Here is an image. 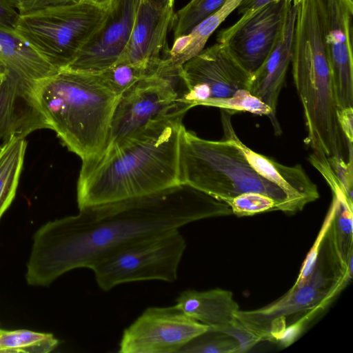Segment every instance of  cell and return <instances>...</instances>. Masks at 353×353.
Wrapping results in <instances>:
<instances>
[{"mask_svg": "<svg viewBox=\"0 0 353 353\" xmlns=\"http://www.w3.org/2000/svg\"><path fill=\"white\" fill-rule=\"evenodd\" d=\"M230 210L224 202L184 184L80 209L76 215L47 222L34 233L26 281L48 286L70 270H91L137 241L194 221L231 215Z\"/></svg>", "mask_w": 353, "mask_h": 353, "instance_id": "1", "label": "cell"}, {"mask_svg": "<svg viewBox=\"0 0 353 353\" xmlns=\"http://www.w3.org/2000/svg\"><path fill=\"white\" fill-rule=\"evenodd\" d=\"M152 6L161 9V10H168L170 8H173L174 0H143Z\"/></svg>", "mask_w": 353, "mask_h": 353, "instance_id": "34", "label": "cell"}, {"mask_svg": "<svg viewBox=\"0 0 353 353\" xmlns=\"http://www.w3.org/2000/svg\"><path fill=\"white\" fill-rule=\"evenodd\" d=\"M0 62L7 72L34 83L57 72L14 30L1 25Z\"/></svg>", "mask_w": 353, "mask_h": 353, "instance_id": "20", "label": "cell"}, {"mask_svg": "<svg viewBox=\"0 0 353 353\" xmlns=\"http://www.w3.org/2000/svg\"><path fill=\"white\" fill-rule=\"evenodd\" d=\"M185 248L186 241L179 229L169 230L125 247L91 270L99 288L105 292L131 282L173 283Z\"/></svg>", "mask_w": 353, "mask_h": 353, "instance_id": "8", "label": "cell"}, {"mask_svg": "<svg viewBox=\"0 0 353 353\" xmlns=\"http://www.w3.org/2000/svg\"><path fill=\"white\" fill-rule=\"evenodd\" d=\"M36 83L6 70L0 76V139L50 129L37 100Z\"/></svg>", "mask_w": 353, "mask_h": 353, "instance_id": "15", "label": "cell"}, {"mask_svg": "<svg viewBox=\"0 0 353 353\" xmlns=\"http://www.w3.org/2000/svg\"><path fill=\"white\" fill-rule=\"evenodd\" d=\"M221 332L233 336L237 341L239 343L237 353H245L261 342L254 334L235 326L230 327Z\"/></svg>", "mask_w": 353, "mask_h": 353, "instance_id": "30", "label": "cell"}, {"mask_svg": "<svg viewBox=\"0 0 353 353\" xmlns=\"http://www.w3.org/2000/svg\"><path fill=\"white\" fill-rule=\"evenodd\" d=\"M338 110L353 108V0H316Z\"/></svg>", "mask_w": 353, "mask_h": 353, "instance_id": "12", "label": "cell"}, {"mask_svg": "<svg viewBox=\"0 0 353 353\" xmlns=\"http://www.w3.org/2000/svg\"><path fill=\"white\" fill-rule=\"evenodd\" d=\"M179 76L145 77L119 97L112 119L107 147L144 127L150 121L190 108L181 101Z\"/></svg>", "mask_w": 353, "mask_h": 353, "instance_id": "10", "label": "cell"}, {"mask_svg": "<svg viewBox=\"0 0 353 353\" xmlns=\"http://www.w3.org/2000/svg\"><path fill=\"white\" fill-rule=\"evenodd\" d=\"M41 109L51 130L86 165L107 148L120 96L99 74L63 69L36 83Z\"/></svg>", "mask_w": 353, "mask_h": 353, "instance_id": "4", "label": "cell"}, {"mask_svg": "<svg viewBox=\"0 0 353 353\" xmlns=\"http://www.w3.org/2000/svg\"><path fill=\"white\" fill-rule=\"evenodd\" d=\"M185 112L159 117L81 165L79 210L152 194L180 185L179 142Z\"/></svg>", "mask_w": 353, "mask_h": 353, "instance_id": "2", "label": "cell"}, {"mask_svg": "<svg viewBox=\"0 0 353 353\" xmlns=\"http://www.w3.org/2000/svg\"><path fill=\"white\" fill-rule=\"evenodd\" d=\"M179 77L181 101L192 108L232 97L239 90H249L252 74L226 44L216 43L185 62Z\"/></svg>", "mask_w": 353, "mask_h": 353, "instance_id": "9", "label": "cell"}, {"mask_svg": "<svg viewBox=\"0 0 353 353\" xmlns=\"http://www.w3.org/2000/svg\"><path fill=\"white\" fill-rule=\"evenodd\" d=\"M226 0H196L174 13V39L190 32L196 26L216 12Z\"/></svg>", "mask_w": 353, "mask_h": 353, "instance_id": "25", "label": "cell"}, {"mask_svg": "<svg viewBox=\"0 0 353 353\" xmlns=\"http://www.w3.org/2000/svg\"><path fill=\"white\" fill-rule=\"evenodd\" d=\"M291 63L307 134L305 143L319 157L353 162V148L338 120L332 72L322 39L316 0L296 6Z\"/></svg>", "mask_w": 353, "mask_h": 353, "instance_id": "3", "label": "cell"}, {"mask_svg": "<svg viewBox=\"0 0 353 353\" xmlns=\"http://www.w3.org/2000/svg\"><path fill=\"white\" fill-rule=\"evenodd\" d=\"M101 7L108 8L112 0H82Z\"/></svg>", "mask_w": 353, "mask_h": 353, "instance_id": "35", "label": "cell"}, {"mask_svg": "<svg viewBox=\"0 0 353 353\" xmlns=\"http://www.w3.org/2000/svg\"><path fill=\"white\" fill-rule=\"evenodd\" d=\"M292 5V0H276L266 5L239 26L220 30L217 43L226 44L252 74L274 46Z\"/></svg>", "mask_w": 353, "mask_h": 353, "instance_id": "13", "label": "cell"}, {"mask_svg": "<svg viewBox=\"0 0 353 353\" xmlns=\"http://www.w3.org/2000/svg\"><path fill=\"white\" fill-rule=\"evenodd\" d=\"M209 327L176 305L149 307L128 327L119 343L120 353H179Z\"/></svg>", "mask_w": 353, "mask_h": 353, "instance_id": "11", "label": "cell"}, {"mask_svg": "<svg viewBox=\"0 0 353 353\" xmlns=\"http://www.w3.org/2000/svg\"><path fill=\"white\" fill-rule=\"evenodd\" d=\"M238 348L233 336L209 329L185 344L179 353H237Z\"/></svg>", "mask_w": 353, "mask_h": 353, "instance_id": "27", "label": "cell"}, {"mask_svg": "<svg viewBox=\"0 0 353 353\" xmlns=\"http://www.w3.org/2000/svg\"><path fill=\"white\" fill-rule=\"evenodd\" d=\"M292 4L294 6H296L298 5L299 3H301L303 0H292Z\"/></svg>", "mask_w": 353, "mask_h": 353, "instance_id": "37", "label": "cell"}, {"mask_svg": "<svg viewBox=\"0 0 353 353\" xmlns=\"http://www.w3.org/2000/svg\"><path fill=\"white\" fill-rule=\"evenodd\" d=\"M58 344L59 341L50 333L0 329V352L48 353Z\"/></svg>", "mask_w": 353, "mask_h": 353, "instance_id": "23", "label": "cell"}, {"mask_svg": "<svg viewBox=\"0 0 353 353\" xmlns=\"http://www.w3.org/2000/svg\"><path fill=\"white\" fill-rule=\"evenodd\" d=\"M19 14H26L43 9L74 4L82 0H9Z\"/></svg>", "mask_w": 353, "mask_h": 353, "instance_id": "29", "label": "cell"}, {"mask_svg": "<svg viewBox=\"0 0 353 353\" xmlns=\"http://www.w3.org/2000/svg\"><path fill=\"white\" fill-rule=\"evenodd\" d=\"M338 120L341 130L348 143L353 142V108L339 109L337 112Z\"/></svg>", "mask_w": 353, "mask_h": 353, "instance_id": "33", "label": "cell"}, {"mask_svg": "<svg viewBox=\"0 0 353 353\" xmlns=\"http://www.w3.org/2000/svg\"><path fill=\"white\" fill-rule=\"evenodd\" d=\"M108 87L121 96L140 79L156 74L150 70L119 59L114 64L99 73Z\"/></svg>", "mask_w": 353, "mask_h": 353, "instance_id": "26", "label": "cell"}, {"mask_svg": "<svg viewBox=\"0 0 353 353\" xmlns=\"http://www.w3.org/2000/svg\"><path fill=\"white\" fill-rule=\"evenodd\" d=\"M141 0H112L105 19L65 68L91 74L104 71L123 56Z\"/></svg>", "mask_w": 353, "mask_h": 353, "instance_id": "14", "label": "cell"}, {"mask_svg": "<svg viewBox=\"0 0 353 353\" xmlns=\"http://www.w3.org/2000/svg\"><path fill=\"white\" fill-rule=\"evenodd\" d=\"M231 113L221 109L224 137L232 139L240 148L252 167L263 177L282 189L290 199L302 210L319 198L316 185L299 164L288 166L257 153L247 147L236 136L231 122Z\"/></svg>", "mask_w": 353, "mask_h": 353, "instance_id": "17", "label": "cell"}, {"mask_svg": "<svg viewBox=\"0 0 353 353\" xmlns=\"http://www.w3.org/2000/svg\"><path fill=\"white\" fill-rule=\"evenodd\" d=\"M243 0H226L213 14L196 26L190 32L174 39L168 51L170 62L181 67L201 52L212 33L238 7Z\"/></svg>", "mask_w": 353, "mask_h": 353, "instance_id": "21", "label": "cell"}, {"mask_svg": "<svg viewBox=\"0 0 353 353\" xmlns=\"http://www.w3.org/2000/svg\"><path fill=\"white\" fill-rule=\"evenodd\" d=\"M19 13L9 0H0V25L11 30L15 28Z\"/></svg>", "mask_w": 353, "mask_h": 353, "instance_id": "32", "label": "cell"}, {"mask_svg": "<svg viewBox=\"0 0 353 353\" xmlns=\"http://www.w3.org/2000/svg\"><path fill=\"white\" fill-rule=\"evenodd\" d=\"M190 1H196V0H190Z\"/></svg>", "mask_w": 353, "mask_h": 353, "instance_id": "38", "label": "cell"}, {"mask_svg": "<svg viewBox=\"0 0 353 353\" xmlns=\"http://www.w3.org/2000/svg\"><path fill=\"white\" fill-rule=\"evenodd\" d=\"M175 302L187 315L218 332L233 326L236 313L240 310L233 293L221 288L205 291L188 289L181 292Z\"/></svg>", "mask_w": 353, "mask_h": 353, "instance_id": "19", "label": "cell"}, {"mask_svg": "<svg viewBox=\"0 0 353 353\" xmlns=\"http://www.w3.org/2000/svg\"><path fill=\"white\" fill-rule=\"evenodd\" d=\"M296 7L288 11L279 38L261 65L252 74L249 92L276 114L278 98L292 60Z\"/></svg>", "mask_w": 353, "mask_h": 353, "instance_id": "18", "label": "cell"}, {"mask_svg": "<svg viewBox=\"0 0 353 353\" xmlns=\"http://www.w3.org/2000/svg\"><path fill=\"white\" fill-rule=\"evenodd\" d=\"M332 203L319 232V248L314 267L303 281L294 283L281 297L258 309L239 310L234 326L249 331L262 341L276 343L286 327L295 323L305 327L331 304L351 281L353 256L347 263L336 242Z\"/></svg>", "mask_w": 353, "mask_h": 353, "instance_id": "5", "label": "cell"}, {"mask_svg": "<svg viewBox=\"0 0 353 353\" xmlns=\"http://www.w3.org/2000/svg\"><path fill=\"white\" fill-rule=\"evenodd\" d=\"M26 145L24 138L12 137L0 146V219L15 196Z\"/></svg>", "mask_w": 353, "mask_h": 353, "instance_id": "22", "label": "cell"}, {"mask_svg": "<svg viewBox=\"0 0 353 353\" xmlns=\"http://www.w3.org/2000/svg\"><path fill=\"white\" fill-rule=\"evenodd\" d=\"M108 8L81 1L19 14L16 33L57 71L76 58L107 15Z\"/></svg>", "mask_w": 353, "mask_h": 353, "instance_id": "7", "label": "cell"}, {"mask_svg": "<svg viewBox=\"0 0 353 353\" xmlns=\"http://www.w3.org/2000/svg\"><path fill=\"white\" fill-rule=\"evenodd\" d=\"M179 180L221 201L245 192L274 199L279 210L299 212L279 186L260 175L230 138L210 141L182 127L179 142Z\"/></svg>", "mask_w": 353, "mask_h": 353, "instance_id": "6", "label": "cell"}, {"mask_svg": "<svg viewBox=\"0 0 353 353\" xmlns=\"http://www.w3.org/2000/svg\"><path fill=\"white\" fill-rule=\"evenodd\" d=\"M174 18L173 8L161 10L141 0L131 35L120 59L158 74L167 51V34Z\"/></svg>", "mask_w": 353, "mask_h": 353, "instance_id": "16", "label": "cell"}, {"mask_svg": "<svg viewBox=\"0 0 353 353\" xmlns=\"http://www.w3.org/2000/svg\"><path fill=\"white\" fill-rule=\"evenodd\" d=\"M206 106L226 110L231 114L236 112H248L258 115L268 116L276 134H281V128L271 109L261 100L252 94L248 90H239L232 97L210 101Z\"/></svg>", "mask_w": 353, "mask_h": 353, "instance_id": "24", "label": "cell"}, {"mask_svg": "<svg viewBox=\"0 0 353 353\" xmlns=\"http://www.w3.org/2000/svg\"><path fill=\"white\" fill-rule=\"evenodd\" d=\"M276 0H243L238 7L241 17L230 27L235 28L250 18L258 10Z\"/></svg>", "mask_w": 353, "mask_h": 353, "instance_id": "31", "label": "cell"}, {"mask_svg": "<svg viewBox=\"0 0 353 353\" xmlns=\"http://www.w3.org/2000/svg\"><path fill=\"white\" fill-rule=\"evenodd\" d=\"M237 216H250L279 210L278 203L272 198L256 192H245L222 201Z\"/></svg>", "mask_w": 353, "mask_h": 353, "instance_id": "28", "label": "cell"}, {"mask_svg": "<svg viewBox=\"0 0 353 353\" xmlns=\"http://www.w3.org/2000/svg\"><path fill=\"white\" fill-rule=\"evenodd\" d=\"M5 72V68L3 64L0 62V76Z\"/></svg>", "mask_w": 353, "mask_h": 353, "instance_id": "36", "label": "cell"}]
</instances>
